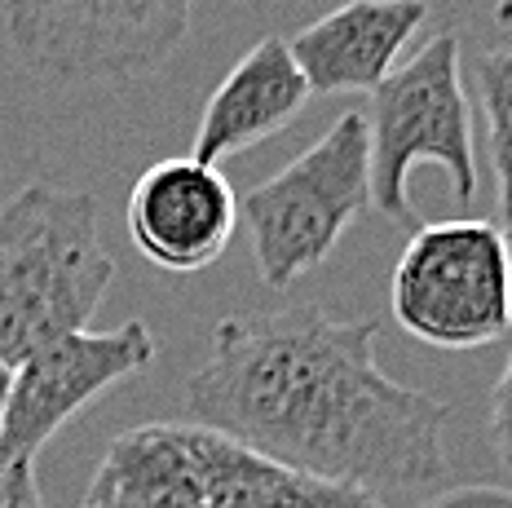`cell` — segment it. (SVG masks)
<instances>
[{
    "instance_id": "1",
    "label": "cell",
    "mask_w": 512,
    "mask_h": 508,
    "mask_svg": "<svg viewBox=\"0 0 512 508\" xmlns=\"http://www.w3.org/2000/svg\"><path fill=\"white\" fill-rule=\"evenodd\" d=\"M376 341V323L318 305L221 319L186 385L190 420L376 500L429 486L451 407L384 376Z\"/></svg>"
},
{
    "instance_id": "2",
    "label": "cell",
    "mask_w": 512,
    "mask_h": 508,
    "mask_svg": "<svg viewBox=\"0 0 512 508\" xmlns=\"http://www.w3.org/2000/svg\"><path fill=\"white\" fill-rule=\"evenodd\" d=\"M115 283L89 190L27 182L0 208V363L84 332Z\"/></svg>"
},
{
    "instance_id": "3",
    "label": "cell",
    "mask_w": 512,
    "mask_h": 508,
    "mask_svg": "<svg viewBox=\"0 0 512 508\" xmlns=\"http://www.w3.org/2000/svg\"><path fill=\"white\" fill-rule=\"evenodd\" d=\"M460 58V31H442L415 49L371 93V111H362L371 137V208L407 230L420 226L411 204L415 164L442 168L460 204L477 199L473 107Z\"/></svg>"
},
{
    "instance_id": "4",
    "label": "cell",
    "mask_w": 512,
    "mask_h": 508,
    "mask_svg": "<svg viewBox=\"0 0 512 508\" xmlns=\"http://www.w3.org/2000/svg\"><path fill=\"white\" fill-rule=\"evenodd\" d=\"M371 208V137L367 115L340 120L274 177L239 195L252 230V257L265 288L301 283L336 252L340 235Z\"/></svg>"
},
{
    "instance_id": "5",
    "label": "cell",
    "mask_w": 512,
    "mask_h": 508,
    "mask_svg": "<svg viewBox=\"0 0 512 508\" xmlns=\"http://www.w3.org/2000/svg\"><path fill=\"white\" fill-rule=\"evenodd\" d=\"M393 319L433 349H482L512 332V243L495 221H420L389 283Z\"/></svg>"
},
{
    "instance_id": "6",
    "label": "cell",
    "mask_w": 512,
    "mask_h": 508,
    "mask_svg": "<svg viewBox=\"0 0 512 508\" xmlns=\"http://www.w3.org/2000/svg\"><path fill=\"white\" fill-rule=\"evenodd\" d=\"M199 0H5L14 54L58 84L151 76L186 40Z\"/></svg>"
},
{
    "instance_id": "7",
    "label": "cell",
    "mask_w": 512,
    "mask_h": 508,
    "mask_svg": "<svg viewBox=\"0 0 512 508\" xmlns=\"http://www.w3.org/2000/svg\"><path fill=\"white\" fill-rule=\"evenodd\" d=\"M159 354L155 332L128 319L111 332H71L40 345L14 367L5 420H0V464L36 460V451L111 385L151 367Z\"/></svg>"
},
{
    "instance_id": "8",
    "label": "cell",
    "mask_w": 512,
    "mask_h": 508,
    "mask_svg": "<svg viewBox=\"0 0 512 508\" xmlns=\"http://www.w3.org/2000/svg\"><path fill=\"white\" fill-rule=\"evenodd\" d=\"M124 221L133 248L151 266L168 274H199L230 248L239 226V195L217 164L173 155L133 182Z\"/></svg>"
},
{
    "instance_id": "9",
    "label": "cell",
    "mask_w": 512,
    "mask_h": 508,
    "mask_svg": "<svg viewBox=\"0 0 512 508\" xmlns=\"http://www.w3.org/2000/svg\"><path fill=\"white\" fill-rule=\"evenodd\" d=\"M424 18L429 0H345L296 31L287 49L309 93H376L398 71Z\"/></svg>"
},
{
    "instance_id": "10",
    "label": "cell",
    "mask_w": 512,
    "mask_h": 508,
    "mask_svg": "<svg viewBox=\"0 0 512 508\" xmlns=\"http://www.w3.org/2000/svg\"><path fill=\"white\" fill-rule=\"evenodd\" d=\"M309 98L314 93H309V80L296 67L287 40H256L208 98L190 155L204 164L234 160V155L252 151L256 142H265V137L283 133L305 111Z\"/></svg>"
},
{
    "instance_id": "11",
    "label": "cell",
    "mask_w": 512,
    "mask_h": 508,
    "mask_svg": "<svg viewBox=\"0 0 512 508\" xmlns=\"http://www.w3.org/2000/svg\"><path fill=\"white\" fill-rule=\"evenodd\" d=\"M84 508H204L195 425H142L111 442Z\"/></svg>"
},
{
    "instance_id": "12",
    "label": "cell",
    "mask_w": 512,
    "mask_h": 508,
    "mask_svg": "<svg viewBox=\"0 0 512 508\" xmlns=\"http://www.w3.org/2000/svg\"><path fill=\"white\" fill-rule=\"evenodd\" d=\"M477 98L486 111V142L490 168L499 182V217L512 243V49H490L477 58Z\"/></svg>"
},
{
    "instance_id": "13",
    "label": "cell",
    "mask_w": 512,
    "mask_h": 508,
    "mask_svg": "<svg viewBox=\"0 0 512 508\" xmlns=\"http://www.w3.org/2000/svg\"><path fill=\"white\" fill-rule=\"evenodd\" d=\"M490 442H495L504 469H512V354L504 363V376L495 380V394H490Z\"/></svg>"
},
{
    "instance_id": "14",
    "label": "cell",
    "mask_w": 512,
    "mask_h": 508,
    "mask_svg": "<svg viewBox=\"0 0 512 508\" xmlns=\"http://www.w3.org/2000/svg\"><path fill=\"white\" fill-rule=\"evenodd\" d=\"M0 508H45L36 486V460L0 464Z\"/></svg>"
},
{
    "instance_id": "15",
    "label": "cell",
    "mask_w": 512,
    "mask_h": 508,
    "mask_svg": "<svg viewBox=\"0 0 512 508\" xmlns=\"http://www.w3.org/2000/svg\"><path fill=\"white\" fill-rule=\"evenodd\" d=\"M437 508H512V500L508 495H490V491H464V495H455V500H446Z\"/></svg>"
},
{
    "instance_id": "16",
    "label": "cell",
    "mask_w": 512,
    "mask_h": 508,
    "mask_svg": "<svg viewBox=\"0 0 512 508\" xmlns=\"http://www.w3.org/2000/svg\"><path fill=\"white\" fill-rule=\"evenodd\" d=\"M9 385H14V367L0 363V420H5V402H9Z\"/></svg>"
},
{
    "instance_id": "17",
    "label": "cell",
    "mask_w": 512,
    "mask_h": 508,
    "mask_svg": "<svg viewBox=\"0 0 512 508\" xmlns=\"http://www.w3.org/2000/svg\"><path fill=\"white\" fill-rule=\"evenodd\" d=\"M499 18H504V23H512V0H499Z\"/></svg>"
}]
</instances>
